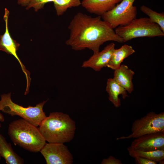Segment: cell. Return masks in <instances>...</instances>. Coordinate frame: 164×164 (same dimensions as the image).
<instances>
[{
	"instance_id": "obj_1",
	"label": "cell",
	"mask_w": 164,
	"mask_h": 164,
	"mask_svg": "<svg viewBox=\"0 0 164 164\" xmlns=\"http://www.w3.org/2000/svg\"><path fill=\"white\" fill-rule=\"evenodd\" d=\"M68 28L70 34L65 43L75 51L87 48L94 53L100 51L101 46L106 42L124 43L122 39L101 16L92 17L78 12L71 20Z\"/></svg>"
},
{
	"instance_id": "obj_2",
	"label": "cell",
	"mask_w": 164,
	"mask_h": 164,
	"mask_svg": "<svg viewBox=\"0 0 164 164\" xmlns=\"http://www.w3.org/2000/svg\"><path fill=\"white\" fill-rule=\"evenodd\" d=\"M41 134L48 143L68 142L73 138L76 129L75 121L67 114L50 113L39 126Z\"/></svg>"
},
{
	"instance_id": "obj_3",
	"label": "cell",
	"mask_w": 164,
	"mask_h": 164,
	"mask_svg": "<svg viewBox=\"0 0 164 164\" xmlns=\"http://www.w3.org/2000/svg\"><path fill=\"white\" fill-rule=\"evenodd\" d=\"M8 134L15 145L32 152H40L46 143L39 128L22 118L9 124Z\"/></svg>"
},
{
	"instance_id": "obj_4",
	"label": "cell",
	"mask_w": 164,
	"mask_h": 164,
	"mask_svg": "<svg viewBox=\"0 0 164 164\" xmlns=\"http://www.w3.org/2000/svg\"><path fill=\"white\" fill-rule=\"evenodd\" d=\"M47 100L34 106L24 107L13 102L11 93L2 94L0 100V111L12 116H18L36 127H38L46 116L43 108Z\"/></svg>"
},
{
	"instance_id": "obj_5",
	"label": "cell",
	"mask_w": 164,
	"mask_h": 164,
	"mask_svg": "<svg viewBox=\"0 0 164 164\" xmlns=\"http://www.w3.org/2000/svg\"><path fill=\"white\" fill-rule=\"evenodd\" d=\"M116 33L125 43L133 39L142 37H163V32L159 26L149 18H135L128 24L115 29Z\"/></svg>"
},
{
	"instance_id": "obj_6",
	"label": "cell",
	"mask_w": 164,
	"mask_h": 164,
	"mask_svg": "<svg viewBox=\"0 0 164 164\" xmlns=\"http://www.w3.org/2000/svg\"><path fill=\"white\" fill-rule=\"evenodd\" d=\"M159 132L164 133V112L157 114L152 111L134 121L130 135L116 139L135 138L145 135Z\"/></svg>"
},
{
	"instance_id": "obj_7",
	"label": "cell",
	"mask_w": 164,
	"mask_h": 164,
	"mask_svg": "<svg viewBox=\"0 0 164 164\" xmlns=\"http://www.w3.org/2000/svg\"><path fill=\"white\" fill-rule=\"evenodd\" d=\"M135 0H122L112 9L103 14L102 19L114 29L124 26L136 18L137 8L133 4Z\"/></svg>"
},
{
	"instance_id": "obj_8",
	"label": "cell",
	"mask_w": 164,
	"mask_h": 164,
	"mask_svg": "<svg viewBox=\"0 0 164 164\" xmlns=\"http://www.w3.org/2000/svg\"><path fill=\"white\" fill-rule=\"evenodd\" d=\"M39 152L47 164H71L73 163V155L64 143H46Z\"/></svg>"
},
{
	"instance_id": "obj_9",
	"label": "cell",
	"mask_w": 164,
	"mask_h": 164,
	"mask_svg": "<svg viewBox=\"0 0 164 164\" xmlns=\"http://www.w3.org/2000/svg\"><path fill=\"white\" fill-rule=\"evenodd\" d=\"M9 11L6 8L5 9L4 19L5 22V30L4 33L0 36V51L5 52L14 56L19 62L22 71L25 74L26 80V85L30 84L31 78L30 73L27 70L22 63L17 54L19 44L17 43L11 37L8 29V20Z\"/></svg>"
},
{
	"instance_id": "obj_10",
	"label": "cell",
	"mask_w": 164,
	"mask_h": 164,
	"mask_svg": "<svg viewBox=\"0 0 164 164\" xmlns=\"http://www.w3.org/2000/svg\"><path fill=\"white\" fill-rule=\"evenodd\" d=\"M130 146L144 151L164 150V133H153L140 136L135 138Z\"/></svg>"
},
{
	"instance_id": "obj_11",
	"label": "cell",
	"mask_w": 164,
	"mask_h": 164,
	"mask_svg": "<svg viewBox=\"0 0 164 164\" xmlns=\"http://www.w3.org/2000/svg\"><path fill=\"white\" fill-rule=\"evenodd\" d=\"M115 44L111 43L106 46L101 51L94 53L88 60L84 61L82 67L90 68L96 71H99L104 67H107L113 52Z\"/></svg>"
},
{
	"instance_id": "obj_12",
	"label": "cell",
	"mask_w": 164,
	"mask_h": 164,
	"mask_svg": "<svg viewBox=\"0 0 164 164\" xmlns=\"http://www.w3.org/2000/svg\"><path fill=\"white\" fill-rule=\"evenodd\" d=\"M122 0H82L81 5L87 12L102 16L111 10Z\"/></svg>"
},
{
	"instance_id": "obj_13",
	"label": "cell",
	"mask_w": 164,
	"mask_h": 164,
	"mask_svg": "<svg viewBox=\"0 0 164 164\" xmlns=\"http://www.w3.org/2000/svg\"><path fill=\"white\" fill-rule=\"evenodd\" d=\"M134 72L126 65H121L119 68L114 70L113 78L129 94L134 90L132 83Z\"/></svg>"
},
{
	"instance_id": "obj_14",
	"label": "cell",
	"mask_w": 164,
	"mask_h": 164,
	"mask_svg": "<svg viewBox=\"0 0 164 164\" xmlns=\"http://www.w3.org/2000/svg\"><path fill=\"white\" fill-rule=\"evenodd\" d=\"M106 90L108 94L109 100L115 107L118 108L121 105V100L118 97L122 96L123 99L128 97L127 91L118 84L113 78L108 79Z\"/></svg>"
},
{
	"instance_id": "obj_15",
	"label": "cell",
	"mask_w": 164,
	"mask_h": 164,
	"mask_svg": "<svg viewBox=\"0 0 164 164\" xmlns=\"http://www.w3.org/2000/svg\"><path fill=\"white\" fill-rule=\"evenodd\" d=\"M135 52L132 46L126 44L119 49H115L107 67L114 70L118 68L124 59Z\"/></svg>"
},
{
	"instance_id": "obj_16",
	"label": "cell",
	"mask_w": 164,
	"mask_h": 164,
	"mask_svg": "<svg viewBox=\"0 0 164 164\" xmlns=\"http://www.w3.org/2000/svg\"><path fill=\"white\" fill-rule=\"evenodd\" d=\"M0 154L7 164H22L23 159L13 150L11 145L7 142L5 138L0 134Z\"/></svg>"
},
{
	"instance_id": "obj_17",
	"label": "cell",
	"mask_w": 164,
	"mask_h": 164,
	"mask_svg": "<svg viewBox=\"0 0 164 164\" xmlns=\"http://www.w3.org/2000/svg\"><path fill=\"white\" fill-rule=\"evenodd\" d=\"M130 156L134 158L139 157L147 159L159 163H164V150L154 151H144L129 147L127 148Z\"/></svg>"
},
{
	"instance_id": "obj_18",
	"label": "cell",
	"mask_w": 164,
	"mask_h": 164,
	"mask_svg": "<svg viewBox=\"0 0 164 164\" xmlns=\"http://www.w3.org/2000/svg\"><path fill=\"white\" fill-rule=\"evenodd\" d=\"M57 14L63 15L69 8L81 5V0H54L53 2Z\"/></svg>"
},
{
	"instance_id": "obj_19",
	"label": "cell",
	"mask_w": 164,
	"mask_h": 164,
	"mask_svg": "<svg viewBox=\"0 0 164 164\" xmlns=\"http://www.w3.org/2000/svg\"><path fill=\"white\" fill-rule=\"evenodd\" d=\"M140 10L148 15L150 20L158 25L164 32V13L158 12L144 5L140 7Z\"/></svg>"
},
{
	"instance_id": "obj_20",
	"label": "cell",
	"mask_w": 164,
	"mask_h": 164,
	"mask_svg": "<svg viewBox=\"0 0 164 164\" xmlns=\"http://www.w3.org/2000/svg\"><path fill=\"white\" fill-rule=\"evenodd\" d=\"M54 0H30L27 6V9L31 8H33L35 11H36L41 9L46 4L51 2H53Z\"/></svg>"
},
{
	"instance_id": "obj_21",
	"label": "cell",
	"mask_w": 164,
	"mask_h": 164,
	"mask_svg": "<svg viewBox=\"0 0 164 164\" xmlns=\"http://www.w3.org/2000/svg\"><path fill=\"white\" fill-rule=\"evenodd\" d=\"M101 164H122L121 162L114 157L110 156L107 159H104L102 161Z\"/></svg>"
},
{
	"instance_id": "obj_22",
	"label": "cell",
	"mask_w": 164,
	"mask_h": 164,
	"mask_svg": "<svg viewBox=\"0 0 164 164\" xmlns=\"http://www.w3.org/2000/svg\"><path fill=\"white\" fill-rule=\"evenodd\" d=\"M136 164H156L157 162L147 159L136 157L134 158Z\"/></svg>"
},
{
	"instance_id": "obj_23",
	"label": "cell",
	"mask_w": 164,
	"mask_h": 164,
	"mask_svg": "<svg viewBox=\"0 0 164 164\" xmlns=\"http://www.w3.org/2000/svg\"><path fill=\"white\" fill-rule=\"evenodd\" d=\"M29 1L30 0H17L18 3L23 6H27Z\"/></svg>"
},
{
	"instance_id": "obj_24",
	"label": "cell",
	"mask_w": 164,
	"mask_h": 164,
	"mask_svg": "<svg viewBox=\"0 0 164 164\" xmlns=\"http://www.w3.org/2000/svg\"><path fill=\"white\" fill-rule=\"evenodd\" d=\"M4 121V117L3 115L0 112V127H1V122H3Z\"/></svg>"
},
{
	"instance_id": "obj_25",
	"label": "cell",
	"mask_w": 164,
	"mask_h": 164,
	"mask_svg": "<svg viewBox=\"0 0 164 164\" xmlns=\"http://www.w3.org/2000/svg\"><path fill=\"white\" fill-rule=\"evenodd\" d=\"M1 157L0 154V160L1 159Z\"/></svg>"
}]
</instances>
